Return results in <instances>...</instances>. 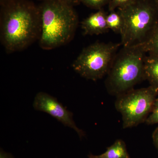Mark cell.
<instances>
[{
    "label": "cell",
    "instance_id": "18",
    "mask_svg": "<svg viewBox=\"0 0 158 158\" xmlns=\"http://www.w3.org/2000/svg\"><path fill=\"white\" fill-rule=\"evenodd\" d=\"M0 158H13V157L11 154L4 151L1 148L0 151Z\"/></svg>",
    "mask_w": 158,
    "mask_h": 158
},
{
    "label": "cell",
    "instance_id": "5",
    "mask_svg": "<svg viewBox=\"0 0 158 158\" xmlns=\"http://www.w3.org/2000/svg\"><path fill=\"white\" fill-rule=\"evenodd\" d=\"M119 44L95 43L84 48L72 64L75 71L88 80L96 81L108 73Z\"/></svg>",
    "mask_w": 158,
    "mask_h": 158
},
{
    "label": "cell",
    "instance_id": "6",
    "mask_svg": "<svg viewBox=\"0 0 158 158\" xmlns=\"http://www.w3.org/2000/svg\"><path fill=\"white\" fill-rule=\"evenodd\" d=\"M158 94V92L150 86L137 90L132 89L117 96L115 106L122 116L123 128L145 122Z\"/></svg>",
    "mask_w": 158,
    "mask_h": 158
},
{
    "label": "cell",
    "instance_id": "15",
    "mask_svg": "<svg viewBox=\"0 0 158 158\" xmlns=\"http://www.w3.org/2000/svg\"><path fill=\"white\" fill-rule=\"evenodd\" d=\"M150 115L148 116L145 123L148 125L158 123V98L156 99Z\"/></svg>",
    "mask_w": 158,
    "mask_h": 158
},
{
    "label": "cell",
    "instance_id": "9",
    "mask_svg": "<svg viewBox=\"0 0 158 158\" xmlns=\"http://www.w3.org/2000/svg\"><path fill=\"white\" fill-rule=\"evenodd\" d=\"M144 79L158 92V55L145 56L144 60Z\"/></svg>",
    "mask_w": 158,
    "mask_h": 158
},
{
    "label": "cell",
    "instance_id": "2",
    "mask_svg": "<svg viewBox=\"0 0 158 158\" xmlns=\"http://www.w3.org/2000/svg\"><path fill=\"white\" fill-rule=\"evenodd\" d=\"M38 7L41 19L40 47L49 50L70 42L78 23L73 6L64 2L47 1L42 2Z\"/></svg>",
    "mask_w": 158,
    "mask_h": 158
},
{
    "label": "cell",
    "instance_id": "19",
    "mask_svg": "<svg viewBox=\"0 0 158 158\" xmlns=\"http://www.w3.org/2000/svg\"><path fill=\"white\" fill-rule=\"evenodd\" d=\"M8 1V0H0V2H4V1Z\"/></svg>",
    "mask_w": 158,
    "mask_h": 158
},
{
    "label": "cell",
    "instance_id": "1",
    "mask_svg": "<svg viewBox=\"0 0 158 158\" xmlns=\"http://www.w3.org/2000/svg\"><path fill=\"white\" fill-rule=\"evenodd\" d=\"M1 3V40L6 51L23 50L39 39L41 19L38 6L28 0Z\"/></svg>",
    "mask_w": 158,
    "mask_h": 158
},
{
    "label": "cell",
    "instance_id": "10",
    "mask_svg": "<svg viewBox=\"0 0 158 158\" xmlns=\"http://www.w3.org/2000/svg\"><path fill=\"white\" fill-rule=\"evenodd\" d=\"M89 158H130L125 144L122 140H117L107 150L100 155H88Z\"/></svg>",
    "mask_w": 158,
    "mask_h": 158
},
{
    "label": "cell",
    "instance_id": "17",
    "mask_svg": "<svg viewBox=\"0 0 158 158\" xmlns=\"http://www.w3.org/2000/svg\"><path fill=\"white\" fill-rule=\"evenodd\" d=\"M152 138L154 144L158 150V127L155 130L153 134Z\"/></svg>",
    "mask_w": 158,
    "mask_h": 158
},
{
    "label": "cell",
    "instance_id": "20",
    "mask_svg": "<svg viewBox=\"0 0 158 158\" xmlns=\"http://www.w3.org/2000/svg\"><path fill=\"white\" fill-rule=\"evenodd\" d=\"M157 4V6H158V0H155Z\"/></svg>",
    "mask_w": 158,
    "mask_h": 158
},
{
    "label": "cell",
    "instance_id": "11",
    "mask_svg": "<svg viewBox=\"0 0 158 158\" xmlns=\"http://www.w3.org/2000/svg\"><path fill=\"white\" fill-rule=\"evenodd\" d=\"M139 44L145 53L158 55V21L146 39Z\"/></svg>",
    "mask_w": 158,
    "mask_h": 158
},
{
    "label": "cell",
    "instance_id": "4",
    "mask_svg": "<svg viewBox=\"0 0 158 158\" xmlns=\"http://www.w3.org/2000/svg\"><path fill=\"white\" fill-rule=\"evenodd\" d=\"M118 11L124 21L121 34L123 47L143 42L158 21V6L155 0H136Z\"/></svg>",
    "mask_w": 158,
    "mask_h": 158
},
{
    "label": "cell",
    "instance_id": "14",
    "mask_svg": "<svg viewBox=\"0 0 158 158\" xmlns=\"http://www.w3.org/2000/svg\"><path fill=\"white\" fill-rule=\"evenodd\" d=\"M85 6L91 9L98 10L102 9L103 7L108 5L110 0H80Z\"/></svg>",
    "mask_w": 158,
    "mask_h": 158
},
{
    "label": "cell",
    "instance_id": "12",
    "mask_svg": "<svg viewBox=\"0 0 158 158\" xmlns=\"http://www.w3.org/2000/svg\"><path fill=\"white\" fill-rule=\"evenodd\" d=\"M106 22L109 30L121 35L124 27V21L118 11H110L107 15Z\"/></svg>",
    "mask_w": 158,
    "mask_h": 158
},
{
    "label": "cell",
    "instance_id": "16",
    "mask_svg": "<svg viewBox=\"0 0 158 158\" xmlns=\"http://www.w3.org/2000/svg\"><path fill=\"white\" fill-rule=\"evenodd\" d=\"M40 1H42V2L47 1H59V2H64L68 3V4H70L73 6L77 5L80 2H81L80 0H40Z\"/></svg>",
    "mask_w": 158,
    "mask_h": 158
},
{
    "label": "cell",
    "instance_id": "8",
    "mask_svg": "<svg viewBox=\"0 0 158 158\" xmlns=\"http://www.w3.org/2000/svg\"><path fill=\"white\" fill-rule=\"evenodd\" d=\"M107 15L103 9H100L82 21L81 24L84 35H98L108 32Z\"/></svg>",
    "mask_w": 158,
    "mask_h": 158
},
{
    "label": "cell",
    "instance_id": "3",
    "mask_svg": "<svg viewBox=\"0 0 158 158\" xmlns=\"http://www.w3.org/2000/svg\"><path fill=\"white\" fill-rule=\"evenodd\" d=\"M145 53L138 44L123 47L116 55L108 73L106 83L110 93L118 96L131 90L144 79Z\"/></svg>",
    "mask_w": 158,
    "mask_h": 158
},
{
    "label": "cell",
    "instance_id": "7",
    "mask_svg": "<svg viewBox=\"0 0 158 158\" xmlns=\"http://www.w3.org/2000/svg\"><path fill=\"white\" fill-rule=\"evenodd\" d=\"M33 106L34 110L49 114L65 126L74 130L80 138L85 136L84 131L79 128L74 121L73 113L56 98L45 92H38L34 98Z\"/></svg>",
    "mask_w": 158,
    "mask_h": 158
},
{
    "label": "cell",
    "instance_id": "13",
    "mask_svg": "<svg viewBox=\"0 0 158 158\" xmlns=\"http://www.w3.org/2000/svg\"><path fill=\"white\" fill-rule=\"evenodd\" d=\"M136 0H110L108 4L110 11H115L116 9H121L130 6Z\"/></svg>",
    "mask_w": 158,
    "mask_h": 158
}]
</instances>
